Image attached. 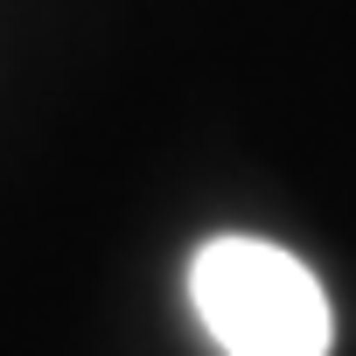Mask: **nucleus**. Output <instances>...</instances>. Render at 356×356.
<instances>
[{
  "label": "nucleus",
  "mask_w": 356,
  "mask_h": 356,
  "mask_svg": "<svg viewBox=\"0 0 356 356\" xmlns=\"http://www.w3.org/2000/svg\"><path fill=\"white\" fill-rule=\"evenodd\" d=\"M189 300L224 356H328L335 342L321 280L266 238H210L189 259Z\"/></svg>",
  "instance_id": "obj_1"
}]
</instances>
